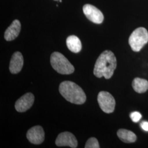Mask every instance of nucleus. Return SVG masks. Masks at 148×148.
<instances>
[{
    "label": "nucleus",
    "instance_id": "obj_6",
    "mask_svg": "<svg viewBox=\"0 0 148 148\" xmlns=\"http://www.w3.org/2000/svg\"><path fill=\"white\" fill-rule=\"evenodd\" d=\"M83 12L90 21L95 24H101L104 21V16L99 9L94 5L86 4L83 7Z\"/></svg>",
    "mask_w": 148,
    "mask_h": 148
},
{
    "label": "nucleus",
    "instance_id": "obj_17",
    "mask_svg": "<svg viewBox=\"0 0 148 148\" xmlns=\"http://www.w3.org/2000/svg\"><path fill=\"white\" fill-rule=\"evenodd\" d=\"M140 126L142 129L145 131H148V122L147 121H143L141 123Z\"/></svg>",
    "mask_w": 148,
    "mask_h": 148
},
{
    "label": "nucleus",
    "instance_id": "obj_16",
    "mask_svg": "<svg viewBox=\"0 0 148 148\" xmlns=\"http://www.w3.org/2000/svg\"><path fill=\"white\" fill-rule=\"evenodd\" d=\"M142 115L140 112L137 111L133 112L130 114V117L133 122H138L142 118Z\"/></svg>",
    "mask_w": 148,
    "mask_h": 148
},
{
    "label": "nucleus",
    "instance_id": "obj_7",
    "mask_svg": "<svg viewBox=\"0 0 148 148\" xmlns=\"http://www.w3.org/2000/svg\"><path fill=\"white\" fill-rule=\"evenodd\" d=\"M56 144L58 147H69L75 148L78 143L73 134L69 132H64L59 134L56 140Z\"/></svg>",
    "mask_w": 148,
    "mask_h": 148
},
{
    "label": "nucleus",
    "instance_id": "obj_3",
    "mask_svg": "<svg viewBox=\"0 0 148 148\" xmlns=\"http://www.w3.org/2000/svg\"><path fill=\"white\" fill-rule=\"evenodd\" d=\"M50 62L53 69L59 74L70 75L74 72V66L62 53L53 52L51 54Z\"/></svg>",
    "mask_w": 148,
    "mask_h": 148
},
{
    "label": "nucleus",
    "instance_id": "obj_19",
    "mask_svg": "<svg viewBox=\"0 0 148 148\" xmlns=\"http://www.w3.org/2000/svg\"><path fill=\"white\" fill-rule=\"evenodd\" d=\"M55 1H57V0H55Z\"/></svg>",
    "mask_w": 148,
    "mask_h": 148
},
{
    "label": "nucleus",
    "instance_id": "obj_4",
    "mask_svg": "<svg viewBox=\"0 0 148 148\" xmlns=\"http://www.w3.org/2000/svg\"><path fill=\"white\" fill-rule=\"evenodd\" d=\"M128 41L133 51L137 52L140 51L148 43V31L143 27H138L131 34Z\"/></svg>",
    "mask_w": 148,
    "mask_h": 148
},
{
    "label": "nucleus",
    "instance_id": "obj_10",
    "mask_svg": "<svg viewBox=\"0 0 148 148\" xmlns=\"http://www.w3.org/2000/svg\"><path fill=\"white\" fill-rule=\"evenodd\" d=\"M24 59L21 53L16 52L11 58L10 64V70L12 74L19 73L23 66Z\"/></svg>",
    "mask_w": 148,
    "mask_h": 148
},
{
    "label": "nucleus",
    "instance_id": "obj_11",
    "mask_svg": "<svg viewBox=\"0 0 148 148\" xmlns=\"http://www.w3.org/2000/svg\"><path fill=\"white\" fill-rule=\"evenodd\" d=\"M21 30V24L18 20H14L5 32V38L6 41H11L18 37Z\"/></svg>",
    "mask_w": 148,
    "mask_h": 148
},
{
    "label": "nucleus",
    "instance_id": "obj_18",
    "mask_svg": "<svg viewBox=\"0 0 148 148\" xmlns=\"http://www.w3.org/2000/svg\"><path fill=\"white\" fill-rule=\"evenodd\" d=\"M59 2H62V0H59Z\"/></svg>",
    "mask_w": 148,
    "mask_h": 148
},
{
    "label": "nucleus",
    "instance_id": "obj_5",
    "mask_svg": "<svg viewBox=\"0 0 148 148\" xmlns=\"http://www.w3.org/2000/svg\"><path fill=\"white\" fill-rule=\"evenodd\" d=\"M97 99L101 109L104 112L110 114L114 111L116 103L114 98L110 93L106 91L100 92Z\"/></svg>",
    "mask_w": 148,
    "mask_h": 148
},
{
    "label": "nucleus",
    "instance_id": "obj_1",
    "mask_svg": "<svg viewBox=\"0 0 148 148\" xmlns=\"http://www.w3.org/2000/svg\"><path fill=\"white\" fill-rule=\"evenodd\" d=\"M116 58L110 51H105L97 59L95 65L93 74L96 77L110 79L116 68Z\"/></svg>",
    "mask_w": 148,
    "mask_h": 148
},
{
    "label": "nucleus",
    "instance_id": "obj_8",
    "mask_svg": "<svg viewBox=\"0 0 148 148\" xmlns=\"http://www.w3.org/2000/svg\"><path fill=\"white\" fill-rule=\"evenodd\" d=\"M27 137L34 144H41L45 140V132L42 127L40 126L32 127L27 131Z\"/></svg>",
    "mask_w": 148,
    "mask_h": 148
},
{
    "label": "nucleus",
    "instance_id": "obj_9",
    "mask_svg": "<svg viewBox=\"0 0 148 148\" xmlns=\"http://www.w3.org/2000/svg\"><path fill=\"white\" fill-rule=\"evenodd\" d=\"M35 100L34 95L27 93L18 99L15 104L16 110L20 112L27 111L32 107Z\"/></svg>",
    "mask_w": 148,
    "mask_h": 148
},
{
    "label": "nucleus",
    "instance_id": "obj_15",
    "mask_svg": "<svg viewBox=\"0 0 148 148\" xmlns=\"http://www.w3.org/2000/svg\"><path fill=\"white\" fill-rule=\"evenodd\" d=\"M85 148H99L100 146L98 140L95 138H90L85 145Z\"/></svg>",
    "mask_w": 148,
    "mask_h": 148
},
{
    "label": "nucleus",
    "instance_id": "obj_12",
    "mask_svg": "<svg viewBox=\"0 0 148 148\" xmlns=\"http://www.w3.org/2000/svg\"><path fill=\"white\" fill-rule=\"evenodd\" d=\"M66 42L68 49L73 53H79L82 49V44L79 38L75 35L68 37Z\"/></svg>",
    "mask_w": 148,
    "mask_h": 148
},
{
    "label": "nucleus",
    "instance_id": "obj_14",
    "mask_svg": "<svg viewBox=\"0 0 148 148\" xmlns=\"http://www.w3.org/2000/svg\"><path fill=\"white\" fill-rule=\"evenodd\" d=\"M134 90L139 93H143L148 90V81L139 77L135 78L132 82Z\"/></svg>",
    "mask_w": 148,
    "mask_h": 148
},
{
    "label": "nucleus",
    "instance_id": "obj_13",
    "mask_svg": "<svg viewBox=\"0 0 148 148\" xmlns=\"http://www.w3.org/2000/svg\"><path fill=\"white\" fill-rule=\"evenodd\" d=\"M117 134L120 140L125 143H134L137 139V136L134 133L125 129L119 130Z\"/></svg>",
    "mask_w": 148,
    "mask_h": 148
},
{
    "label": "nucleus",
    "instance_id": "obj_2",
    "mask_svg": "<svg viewBox=\"0 0 148 148\" xmlns=\"http://www.w3.org/2000/svg\"><path fill=\"white\" fill-rule=\"evenodd\" d=\"M59 90L61 95L69 102L76 104H82L86 101L85 92L79 86L72 81H65L59 85Z\"/></svg>",
    "mask_w": 148,
    "mask_h": 148
}]
</instances>
